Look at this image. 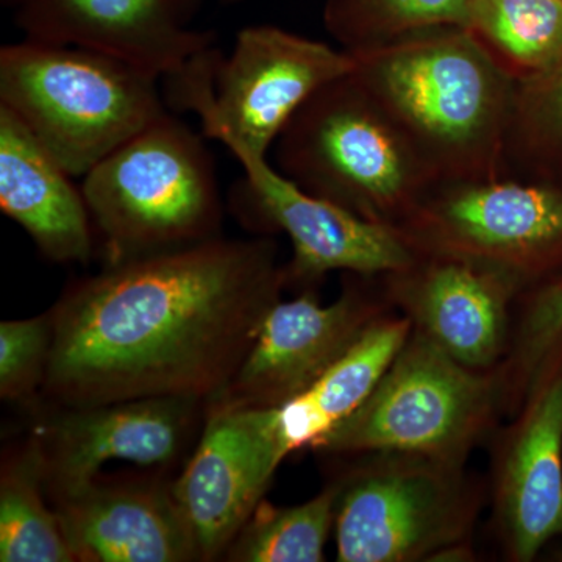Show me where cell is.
<instances>
[{
  "label": "cell",
  "mask_w": 562,
  "mask_h": 562,
  "mask_svg": "<svg viewBox=\"0 0 562 562\" xmlns=\"http://www.w3.org/2000/svg\"><path fill=\"white\" fill-rule=\"evenodd\" d=\"M392 276L417 331L473 371L497 360L505 344L506 305L517 280L435 255Z\"/></svg>",
  "instance_id": "cell-15"
},
{
  "label": "cell",
  "mask_w": 562,
  "mask_h": 562,
  "mask_svg": "<svg viewBox=\"0 0 562 562\" xmlns=\"http://www.w3.org/2000/svg\"><path fill=\"white\" fill-rule=\"evenodd\" d=\"M95 482V480H94ZM94 482L60 495L57 514L77 561L184 562L198 547L176 498Z\"/></svg>",
  "instance_id": "cell-16"
},
{
  "label": "cell",
  "mask_w": 562,
  "mask_h": 562,
  "mask_svg": "<svg viewBox=\"0 0 562 562\" xmlns=\"http://www.w3.org/2000/svg\"><path fill=\"white\" fill-rule=\"evenodd\" d=\"M562 335V280L546 288L525 322L522 357L527 369L535 371Z\"/></svg>",
  "instance_id": "cell-26"
},
{
  "label": "cell",
  "mask_w": 562,
  "mask_h": 562,
  "mask_svg": "<svg viewBox=\"0 0 562 562\" xmlns=\"http://www.w3.org/2000/svg\"><path fill=\"white\" fill-rule=\"evenodd\" d=\"M473 0H331L328 31L353 52L435 27H465Z\"/></svg>",
  "instance_id": "cell-23"
},
{
  "label": "cell",
  "mask_w": 562,
  "mask_h": 562,
  "mask_svg": "<svg viewBox=\"0 0 562 562\" xmlns=\"http://www.w3.org/2000/svg\"><path fill=\"white\" fill-rule=\"evenodd\" d=\"M536 128L552 133L562 144V58L547 72L517 81L508 139Z\"/></svg>",
  "instance_id": "cell-25"
},
{
  "label": "cell",
  "mask_w": 562,
  "mask_h": 562,
  "mask_svg": "<svg viewBox=\"0 0 562 562\" xmlns=\"http://www.w3.org/2000/svg\"><path fill=\"white\" fill-rule=\"evenodd\" d=\"M361 473L336 502L341 562L435 560L461 541L471 519L452 464L397 454Z\"/></svg>",
  "instance_id": "cell-9"
},
{
  "label": "cell",
  "mask_w": 562,
  "mask_h": 562,
  "mask_svg": "<svg viewBox=\"0 0 562 562\" xmlns=\"http://www.w3.org/2000/svg\"><path fill=\"white\" fill-rule=\"evenodd\" d=\"M283 460L273 408L214 405L198 449L172 487L199 560L228 552Z\"/></svg>",
  "instance_id": "cell-11"
},
{
  "label": "cell",
  "mask_w": 562,
  "mask_h": 562,
  "mask_svg": "<svg viewBox=\"0 0 562 562\" xmlns=\"http://www.w3.org/2000/svg\"><path fill=\"white\" fill-rule=\"evenodd\" d=\"M81 192L109 265L220 236V184L209 147L169 111L95 165Z\"/></svg>",
  "instance_id": "cell-5"
},
{
  "label": "cell",
  "mask_w": 562,
  "mask_h": 562,
  "mask_svg": "<svg viewBox=\"0 0 562 562\" xmlns=\"http://www.w3.org/2000/svg\"><path fill=\"white\" fill-rule=\"evenodd\" d=\"M194 0H21L25 38L83 47L166 79L202 52L213 35L190 27Z\"/></svg>",
  "instance_id": "cell-12"
},
{
  "label": "cell",
  "mask_w": 562,
  "mask_h": 562,
  "mask_svg": "<svg viewBox=\"0 0 562 562\" xmlns=\"http://www.w3.org/2000/svg\"><path fill=\"white\" fill-rule=\"evenodd\" d=\"M286 280L271 239L217 236L109 265L52 312L43 390L69 409L216 398Z\"/></svg>",
  "instance_id": "cell-1"
},
{
  "label": "cell",
  "mask_w": 562,
  "mask_h": 562,
  "mask_svg": "<svg viewBox=\"0 0 562 562\" xmlns=\"http://www.w3.org/2000/svg\"><path fill=\"white\" fill-rule=\"evenodd\" d=\"M54 319L46 316L0 324V395L21 401L44 383L49 362Z\"/></svg>",
  "instance_id": "cell-24"
},
{
  "label": "cell",
  "mask_w": 562,
  "mask_h": 562,
  "mask_svg": "<svg viewBox=\"0 0 562 562\" xmlns=\"http://www.w3.org/2000/svg\"><path fill=\"white\" fill-rule=\"evenodd\" d=\"M484 376L412 333L360 408L317 447L330 452L408 454L457 465L491 412Z\"/></svg>",
  "instance_id": "cell-7"
},
{
  "label": "cell",
  "mask_w": 562,
  "mask_h": 562,
  "mask_svg": "<svg viewBox=\"0 0 562 562\" xmlns=\"http://www.w3.org/2000/svg\"><path fill=\"white\" fill-rule=\"evenodd\" d=\"M350 54L438 181L503 176L517 80L471 32L427 29Z\"/></svg>",
  "instance_id": "cell-2"
},
{
  "label": "cell",
  "mask_w": 562,
  "mask_h": 562,
  "mask_svg": "<svg viewBox=\"0 0 562 562\" xmlns=\"http://www.w3.org/2000/svg\"><path fill=\"white\" fill-rule=\"evenodd\" d=\"M277 169L366 220H408L435 172L353 72L321 88L276 143Z\"/></svg>",
  "instance_id": "cell-4"
},
{
  "label": "cell",
  "mask_w": 562,
  "mask_h": 562,
  "mask_svg": "<svg viewBox=\"0 0 562 562\" xmlns=\"http://www.w3.org/2000/svg\"><path fill=\"white\" fill-rule=\"evenodd\" d=\"M353 294L321 305L312 294L273 303L250 350L214 405L277 408L312 387L371 319Z\"/></svg>",
  "instance_id": "cell-13"
},
{
  "label": "cell",
  "mask_w": 562,
  "mask_h": 562,
  "mask_svg": "<svg viewBox=\"0 0 562 562\" xmlns=\"http://www.w3.org/2000/svg\"><path fill=\"white\" fill-rule=\"evenodd\" d=\"M338 490L291 508L260 505L228 549L241 562H319L336 517Z\"/></svg>",
  "instance_id": "cell-21"
},
{
  "label": "cell",
  "mask_w": 562,
  "mask_h": 562,
  "mask_svg": "<svg viewBox=\"0 0 562 562\" xmlns=\"http://www.w3.org/2000/svg\"><path fill=\"white\" fill-rule=\"evenodd\" d=\"M195 402L154 397L69 409L43 430L35 452L41 480L61 495L94 482L105 462L168 464L187 442Z\"/></svg>",
  "instance_id": "cell-14"
},
{
  "label": "cell",
  "mask_w": 562,
  "mask_h": 562,
  "mask_svg": "<svg viewBox=\"0 0 562 562\" xmlns=\"http://www.w3.org/2000/svg\"><path fill=\"white\" fill-rule=\"evenodd\" d=\"M401 228L416 250L519 281L562 246V191L505 173L438 181Z\"/></svg>",
  "instance_id": "cell-8"
},
{
  "label": "cell",
  "mask_w": 562,
  "mask_h": 562,
  "mask_svg": "<svg viewBox=\"0 0 562 562\" xmlns=\"http://www.w3.org/2000/svg\"><path fill=\"white\" fill-rule=\"evenodd\" d=\"M160 80L83 47L25 38L0 49V106L81 179L168 113Z\"/></svg>",
  "instance_id": "cell-3"
},
{
  "label": "cell",
  "mask_w": 562,
  "mask_h": 562,
  "mask_svg": "<svg viewBox=\"0 0 562 562\" xmlns=\"http://www.w3.org/2000/svg\"><path fill=\"white\" fill-rule=\"evenodd\" d=\"M232 2H235V0H232Z\"/></svg>",
  "instance_id": "cell-27"
},
{
  "label": "cell",
  "mask_w": 562,
  "mask_h": 562,
  "mask_svg": "<svg viewBox=\"0 0 562 562\" xmlns=\"http://www.w3.org/2000/svg\"><path fill=\"white\" fill-rule=\"evenodd\" d=\"M355 68L349 50L254 25L238 33L228 57L211 47L162 80L168 106L198 114L205 138L220 140L231 154L268 158L295 113Z\"/></svg>",
  "instance_id": "cell-6"
},
{
  "label": "cell",
  "mask_w": 562,
  "mask_h": 562,
  "mask_svg": "<svg viewBox=\"0 0 562 562\" xmlns=\"http://www.w3.org/2000/svg\"><path fill=\"white\" fill-rule=\"evenodd\" d=\"M412 330L408 317L373 319L312 387L273 408L283 458L302 447H317L333 428L357 412L379 386Z\"/></svg>",
  "instance_id": "cell-19"
},
{
  "label": "cell",
  "mask_w": 562,
  "mask_h": 562,
  "mask_svg": "<svg viewBox=\"0 0 562 562\" xmlns=\"http://www.w3.org/2000/svg\"><path fill=\"white\" fill-rule=\"evenodd\" d=\"M464 29L517 81L562 58V0H473Z\"/></svg>",
  "instance_id": "cell-20"
},
{
  "label": "cell",
  "mask_w": 562,
  "mask_h": 562,
  "mask_svg": "<svg viewBox=\"0 0 562 562\" xmlns=\"http://www.w3.org/2000/svg\"><path fill=\"white\" fill-rule=\"evenodd\" d=\"M35 454L3 471L0 483V561L72 562L76 553L57 512L44 505Z\"/></svg>",
  "instance_id": "cell-22"
},
{
  "label": "cell",
  "mask_w": 562,
  "mask_h": 562,
  "mask_svg": "<svg viewBox=\"0 0 562 562\" xmlns=\"http://www.w3.org/2000/svg\"><path fill=\"white\" fill-rule=\"evenodd\" d=\"M232 155L244 171L236 205L290 238L294 254L288 279L314 280L331 271L392 276L416 265L417 250L397 225L366 220L302 190L268 158L247 151Z\"/></svg>",
  "instance_id": "cell-10"
},
{
  "label": "cell",
  "mask_w": 562,
  "mask_h": 562,
  "mask_svg": "<svg viewBox=\"0 0 562 562\" xmlns=\"http://www.w3.org/2000/svg\"><path fill=\"white\" fill-rule=\"evenodd\" d=\"M10 110L0 106V210L58 262H87L92 220L81 188Z\"/></svg>",
  "instance_id": "cell-17"
},
{
  "label": "cell",
  "mask_w": 562,
  "mask_h": 562,
  "mask_svg": "<svg viewBox=\"0 0 562 562\" xmlns=\"http://www.w3.org/2000/svg\"><path fill=\"white\" fill-rule=\"evenodd\" d=\"M498 506L516 560L531 561L562 535V373L543 384L514 432Z\"/></svg>",
  "instance_id": "cell-18"
}]
</instances>
